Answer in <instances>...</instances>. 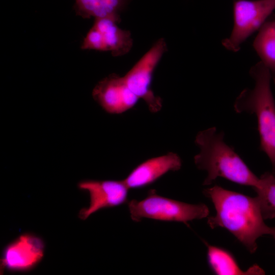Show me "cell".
Segmentation results:
<instances>
[{
    "instance_id": "1",
    "label": "cell",
    "mask_w": 275,
    "mask_h": 275,
    "mask_svg": "<svg viewBox=\"0 0 275 275\" xmlns=\"http://www.w3.org/2000/svg\"><path fill=\"white\" fill-rule=\"evenodd\" d=\"M204 194L212 202L215 215L207 223L214 229L222 227L232 233L251 253L257 249V240L270 235L271 227L264 223L259 199L214 185Z\"/></svg>"
},
{
    "instance_id": "2",
    "label": "cell",
    "mask_w": 275,
    "mask_h": 275,
    "mask_svg": "<svg viewBox=\"0 0 275 275\" xmlns=\"http://www.w3.org/2000/svg\"><path fill=\"white\" fill-rule=\"evenodd\" d=\"M223 132H218L214 127L200 131L196 136L195 142L200 151L195 156L194 162L198 169L207 173L203 184L210 185L220 177L239 184L256 187L259 178L226 144Z\"/></svg>"
},
{
    "instance_id": "3",
    "label": "cell",
    "mask_w": 275,
    "mask_h": 275,
    "mask_svg": "<svg viewBox=\"0 0 275 275\" xmlns=\"http://www.w3.org/2000/svg\"><path fill=\"white\" fill-rule=\"evenodd\" d=\"M250 73L255 86L240 93L235 101L234 109L238 113L244 112L256 116L260 148L269 158L275 173V102L270 86V72L260 62Z\"/></svg>"
},
{
    "instance_id": "4",
    "label": "cell",
    "mask_w": 275,
    "mask_h": 275,
    "mask_svg": "<svg viewBox=\"0 0 275 275\" xmlns=\"http://www.w3.org/2000/svg\"><path fill=\"white\" fill-rule=\"evenodd\" d=\"M128 207L131 219L136 222L149 218L187 224L193 220L205 218L209 214L204 204H189L164 197L154 189L150 190L143 200L128 202Z\"/></svg>"
},
{
    "instance_id": "5",
    "label": "cell",
    "mask_w": 275,
    "mask_h": 275,
    "mask_svg": "<svg viewBox=\"0 0 275 275\" xmlns=\"http://www.w3.org/2000/svg\"><path fill=\"white\" fill-rule=\"evenodd\" d=\"M275 10V0H233L234 26L222 44L234 52L253 33L260 29Z\"/></svg>"
},
{
    "instance_id": "6",
    "label": "cell",
    "mask_w": 275,
    "mask_h": 275,
    "mask_svg": "<svg viewBox=\"0 0 275 275\" xmlns=\"http://www.w3.org/2000/svg\"><path fill=\"white\" fill-rule=\"evenodd\" d=\"M167 49L164 39H159L123 76L129 88L152 113L159 112L162 107V100L154 93L151 85L154 71Z\"/></svg>"
},
{
    "instance_id": "7",
    "label": "cell",
    "mask_w": 275,
    "mask_h": 275,
    "mask_svg": "<svg viewBox=\"0 0 275 275\" xmlns=\"http://www.w3.org/2000/svg\"><path fill=\"white\" fill-rule=\"evenodd\" d=\"M78 187L88 192L90 197L88 207L81 209L78 214L82 220H86L99 210L127 202L129 189L123 180H85L78 183Z\"/></svg>"
},
{
    "instance_id": "8",
    "label": "cell",
    "mask_w": 275,
    "mask_h": 275,
    "mask_svg": "<svg viewBox=\"0 0 275 275\" xmlns=\"http://www.w3.org/2000/svg\"><path fill=\"white\" fill-rule=\"evenodd\" d=\"M45 245L39 237L24 234L6 246L3 252L1 270L26 271L34 268L42 260Z\"/></svg>"
},
{
    "instance_id": "9",
    "label": "cell",
    "mask_w": 275,
    "mask_h": 275,
    "mask_svg": "<svg viewBox=\"0 0 275 275\" xmlns=\"http://www.w3.org/2000/svg\"><path fill=\"white\" fill-rule=\"evenodd\" d=\"M92 97L104 111L111 114L127 112L140 99L129 88L124 77L116 74L100 80L92 91Z\"/></svg>"
},
{
    "instance_id": "10",
    "label": "cell",
    "mask_w": 275,
    "mask_h": 275,
    "mask_svg": "<svg viewBox=\"0 0 275 275\" xmlns=\"http://www.w3.org/2000/svg\"><path fill=\"white\" fill-rule=\"evenodd\" d=\"M181 166L182 161L179 155L169 152L142 162L123 180L129 189L143 188L169 172L178 171Z\"/></svg>"
},
{
    "instance_id": "11",
    "label": "cell",
    "mask_w": 275,
    "mask_h": 275,
    "mask_svg": "<svg viewBox=\"0 0 275 275\" xmlns=\"http://www.w3.org/2000/svg\"><path fill=\"white\" fill-rule=\"evenodd\" d=\"M120 22L114 18L104 17L95 18L93 24L101 34L105 51H111L115 57L126 54L133 45L130 32L117 25Z\"/></svg>"
},
{
    "instance_id": "12",
    "label": "cell",
    "mask_w": 275,
    "mask_h": 275,
    "mask_svg": "<svg viewBox=\"0 0 275 275\" xmlns=\"http://www.w3.org/2000/svg\"><path fill=\"white\" fill-rule=\"evenodd\" d=\"M207 256L212 271L218 275L263 274L264 271L257 265H253L245 271L239 266L232 255L227 251L207 244Z\"/></svg>"
},
{
    "instance_id": "13",
    "label": "cell",
    "mask_w": 275,
    "mask_h": 275,
    "mask_svg": "<svg viewBox=\"0 0 275 275\" xmlns=\"http://www.w3.org/2000/svg\"><path fill=\"white\" fill-rule=\"evenodd\" d=\"M129 0H75L76 13L84 18L112 17L121 21L120 13Z\"/></svg>"
},
{
    "instance_id": "14",
    "label": "cell",
    "mask_w": 275,
    "mask_h": 275,
    "mask_svg": "<svg viewBox=\"0 0 275 275\" xmlns=\"http://www.w3.org/2000/svg\"><path fill=\"white\" fill-rule=\"evenodd\" d=\"M253 46L261 62L269 69L275 83V20L263 24Z\"/></svg>"
},
{
    "instance_id": "15",
    "label": "cell",
    "mask_w": 275,
    "mask_h": 275,
    "mask_svg": "<svg viewBox=\"0 0 275 275\" xmlns=\"http://www.w3.org/2000/svg\"><path fill=\"white\" fill-rule=\"evenodd\" d=\"M253 188L259 199L264 219L275 217V174L266 172L262 175L258 185Z\"/></svg>"
},
{
    "instance_id": "16",
    "label": "cell",
    "mask_w": 275,
    "mask_h": 275,
    "mask_svg": "<svg viewBox=\"0 0 275 275\" xmlns=\"http://www.w3.org/2000/svg\"><path fill=\"white\" fill-rule=\"evenodd\" d=\"M81 48L105 51L101 34L94 26L93 25L84 39Z\"/></svg>"
},
{
    "instance_id": "17",
    "label": "cell",
    "mask_w": 275,
    "mask_h": 275,
    "mask_svg": "<svg viewBox=\"0 0 275 275\" xmlns=\"http://www.w3.org/2000/svg\"><path fill=\"white\" fill-rule=\"evenodd\" d=\"M270 235L272 236V237L275 239V227H271V230Z\"/></svg>"
}]
</instances>
